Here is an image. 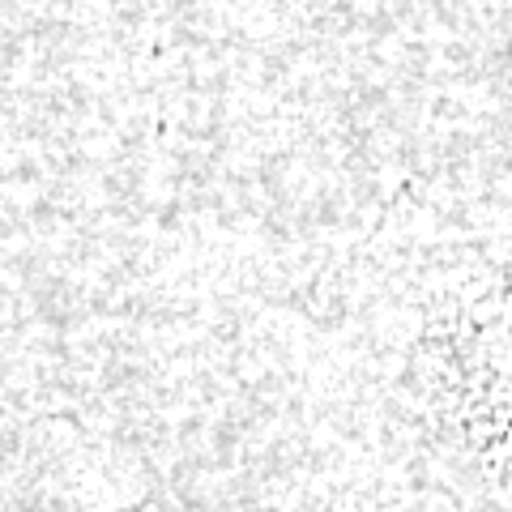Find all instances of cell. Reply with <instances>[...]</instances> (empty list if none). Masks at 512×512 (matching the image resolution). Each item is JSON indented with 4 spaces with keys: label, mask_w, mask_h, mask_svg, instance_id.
<instances>
[{
    "label": "cell",
    "mask_w": 512,
    "mask_h": 512,
    "mask_svg": "<svg viewBox=\"0 0 512 512\" xmlns=\"http://www.w3.org/2000/svg\"><path fill=\"white\" fill-rule=\"evenodd\" d=\"M350 325L397 466L448 512H512V222L384 244Z\"/></svg>",
    "instance_id": "cell-1"
},
{
    "label": "cell",
    "mask_w": 512,
    "mask_h": 512,
    "mask_svg": "<svg viewBox=\"0 0 512 512\" xmlns=\"http://www.w3.org/2000/svg\"><path fill=\"white\" fill-rule=\"evenodd\" d=\"M5 512H86V508H52V504H43V500H30V495H9V508ZM120 512H150V508H120Z\"/></svg>",
    "instance_id": "cell-2"
}]
</instances>
